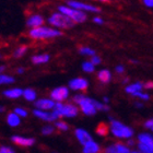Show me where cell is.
I'll list each match as a JSON object with an SVG mask.
<instances>
[{
	"label": "cell",
	"mask_w": 153,
	"mask_h": 153,
	"mask_svg": "<svg viewBox=\"0 0 153 153\" xmlns=\"http://www.w3.org/2000/svg\"><path fill=\"white\" fill-rule=\"evenodd\" d=\"M11 141L14 142L16 144H18V146H22V147H31V146L35 143V139L21 137V136H12Z\"/></svg>",
	"instance_id": "4fadbf2b"
},
{
	"label": "cell",
	"mask_w": 153,
	"mask_h": 153,
	"mask_svg": "<svg viewBox=\"0 0 153 153\" xmlns=\"http://www.w3.org/2000/svg\"><path fill=\"white\" fill-rule=\"evenodd\" d=\"M44 22V19L42 16H38V14H33L27 19V22L26 24L33 29H37V27H41L42 24Z\"/></svg>",
	"instance_id": "9a60e30c"
},
{
	"label": "cell",
	"mask_w": 153,
	"mask_h": 153,
	"mask_svg": "<svg viewBox=\"0 0 153 153\" xmlns=\"http://www.w3.org/2000/svg\"><path fill=\"white\" fill-rule=\"evenodd\" d=\"M68 6L74 9L80 10V11H90V12H100V9L97 7L92 6V4H88V3H83L80 1H74V0H70L68 1Z\"/></svg>",
	"instance_id": "ba28073f"
},
{
	"label": "cell",
	"mask_w": 153,
	"mask_h": 153,
	"mask_svg": "<svg viewBox=\"0 0 153 153\" xmlns=\"http://www.w3.org/2000/svg\"><path fill=\"white\" fill-rule=\"evenodd\" d=\"M144 127L149 128V129H153V119H149L144 123Z\"/></svg>",
	"instance_id": "74e56055"
},
{
	"label": "cell",
	"mask_w": 153,
	"mask_h": 153,
	"mask_svg": "<svg viewBox=\"0 0 153 153\" xmlns=\"http://www.w3.org/2000/svg\"><path fill=\"white\" fill-rule=\"evenodd\" d=\"M23 97L29 102H33L36 100V92L33 89H25L23 92Z\"/></svg>",
	"instance_id": "603a6c76"
},
{
	"label": "cell",
	"mask_w": 153,
	"mask_h": 153,
	"mask_svg": "<svg viewBox=\"0 0 153 153\" xmlns=\"http://www.w3.org/2000/svg\"><path fill=\"white\" fill-rule=\"evenodd\" d=\"M0 70L3 71V70H4V67H3V66H1V67H0Z\"/></svg>",
	"instance_id": "7dc6e473"
},
{
	"label": "cell",
	"mask_w": 153,
	"mask_h": 153,
	"mask_svg": "<svg viewBox=\"0 0 153 153\" xmlns=\"http://www.w3.org/2000/svg\"><path fill=\"white\" fill-rule=\"evenodd\" d=\"M34 116H36L39 119H43L45 121H55L57 118H59L55 112H45V111H39V109H34L33 111Z\"/></svg>",
	"instance_id": "8fae6325"
},
{
	"label": "cell",
	"mask_w": 153,
	"mask_h": 153,
	"mask_svg": "<svg viewBox=\"0 0 153 153\" xmlns=\"http://www.w3.org/2000/svg\"><path fill=\"white\" fill-rule=\"evenodd\" d=\"M134 140H131V139H129V140H128V146H134Z\"/></svg>",
	"instance_id": "ee69618b"
},
{
	"label": "cell",
	"mask_w": 153,
	"mask_h": 153,
	"mask_svg": "<svg viewBox=\"0 0 153 153\" xmlns=\"http://www.w3.org/2000/svg\"><path fill=\"white\" fill-rule=\"evenodd\" d=\"M26 51H27V47H26L25 45H22V46H20L16 51H14V57L16 58H19V57H22L23 55L25 54Z\"/></svg>",
	"instance_id": "4316f807"
},
{
	"label": "cell",
	"mask_w": 153,
	"mask_h": 153,
	"mask_svg": "<svg viewBox=\"0 0 153 153\" xmlns=\"http://www.w3.org/2000/svg\"><path fill=\"white\" fill-rule=\"evenodd\" d=\"M144 88L146 89H153V81H149L144 84Z\"/></svg>",
	"instance_id": "60d3db41"
},
{
	"label": "cell",
	"mask_w": 153,
	"mask_h": 153,
	"mask_svg": "<svg viewBox=\"0 0 153 153\" xmlns=\"http://www.w3.org/2000/svg\"><path fill=\"white\" fill-rule=\"evenodd\" d=\"M115 70H116V72H117V74H124L125 67L123 66V65H118L117 67L115 68Z\"/></svg>",
	"instance_id": "8d00e7d4"
},
{
	"label": "cell",
	"mask_w": 153,
	"mask_h": 153,
	"mask_svg": "<svg viewBox=\"0 0 153 153\" xmlns=\"http://www.w3.org/2000/svg\"><path fill=\"white\" fill-rule=\"evenodd\" d=\"M16 72H18L19 74H21L24 72V69H23V68H18V69H16Z\"/></svg>",
	"instance_id": "b9f144b4"
},
{
	"label": "cell",
	"mask_w": 153,
	"mask_h": 153,
	"mask_svg": "<svg viewBox=\"0 0 153 153\" xmlns=\"http://www.w3.org/2000/svg\"><path fill=\"white\" fill-rule=\"evenodd\" d=\"M96 132H97L100 136H105V134L108 132V127L105 126L104 124L99 125V127H97V129H96Z\"/></svg>",
	"instance_id": "83f0119b"
},
{
	"label": "cell",
	"mask_w": 153,
	"mask_h": 153,
	"mask_svg": "<svg viewBox=\"0 0 153 153\" xmlns=\"http://www.w3.org/2000/svg\"><path fill=\"white\" fill-rule=\"evenodd\" d=\"M58 11L65 16H69L71 20H74L76 23H82L86 20V13L84 11H80V10L70 8L69 6H59L58 7Z\"/></svg>",
	"instance_id": "5b68a950"
},
{
	"label": "cell",
	"mask_w": 153,
	"mask_h": 153,
	"mask_svg": "<svg viewBox=\"0 0 153 153\" xmlns=\"http://www.w3.org/2000/svg\"><path fill=\"white\" fill-rule=\"evenodd\" d=\"M93 21L96 23V24H103L104 23V21H103V19H101L100 16H95L94 19H93Z\"/></svg>",
	"instance_id": "ab89813d"
},
{
	"label": "cell",
	"mask_w": 153,
	"mask_h": 153,
	"mask_svg": "<svg viewBox=\"0 0 153 153\" xmlns=\"http://www.w3.org/2000/svg\"><path fill=\"white\" fill-rule=\"evenodd\" d=\"M143 88H144V84L142 82H134L132 84H130V85L126 86L125 91L127 93H129V94H131V95H134V93L141 92Z\"/></svg>",
	"instance_id": "ac0fdd59"
},
{
	"label": "cell",
	"mask_w": 153,
	"mask_h": 153,
	"mask_svg": "<svg viewBox=\"0 0 153 153\" xmlns=\"http://www.w3.org/2000/svg\"><path fill=\"white\" fill-rule=\"evenodd\" d=\"M128 81H129V79H128V78H126V79H124V83H127Z\"/></svg>",
	"instance_id": "bcb514c9"
},
{
	"label": "cell",
	"mask_w": 153,
	"mask_h": 153,
	"mask_svg": "<svg viewBox=\"0 0 153 153\" xmlns=\"http://www.w3.org/2000/svg\"><path fill=\"white\" fill-rule=\"evenodd\" d=\"M101 61H102V59H101L99 56H96V55L91 58V62H92L94 66H96V65H100V64H101Z\"/></svg>",
	"instance_id": "e575fe53"
},
{
	"label": "cell",
	"mask_w": 153,
	"mask_h": 153,
	"mask_svg": "<svg viewBox=\"0 0 153 153\" xmlns=\"http://www.w3.org/2000/svg\"><path fill=\"white\" fill-rule=\"evenodd\" d=\"M7 123L9 126L11 127H16V126H19L20 123H21V117L18 116L16 113H9L8 116H7Z\"/></svg>",
	"instance_id": "d6986e66"
},
{
	"label": "cell",
	"mask_w": 153,
	"mask_h": 153,
	"mask_svg": "<svg viewBox=\"0 0 153 153\" xmlns=\"http://www.w3.org/2000/svg\"><path fill=\"white\" fill-rule=\"evenodd\" d=\"M69 96V89L66 86H58L51 93V99L56 103H61L64 100H67Z\"/></svg>",
	"instance_id": "52a82bcc"
},
{
	"label": "cell",
	"mask_w": 153,
	"mask_h": 153,
	"mask_svg": "<svg viewBox=\"0 0 153 153\" xmlns=\"http://www.w3.org/2000/svg\"><path fill=\"white\" fill-rule=\"evenodd\" d=\"M103 101H104V103H108L109 102V99L107 97V96H104V97H103Z\"/></svg>",
	"instance_id": "f6af8a7d"
},
{
	"label": "cell",
	"mask_w": 153,
	"mask_h": 153,
	"mask_svg": "<svg viewBox=\"0 0 153 153\" xmlns=\"http://www.w3.org/2000/svg\"><path fill=\"white\" fill-rule=\"evenodd\" d=\"M105 152L106 153H131L127 146L121 143H115L112 144V146H109L108 148H106Z\"/></svg>",
	"instance_id": "5bb4252c"
},
{
	"label": "cell",
	"mask_w": 153,
	"mask_h": 153,
	"mask_svg": "<svg viewBox=\"0 0 153 153\" xmlns=\"http://www.w3.org/2000/svg\"><path fill=\"white\" fill-rule=\"evenodd\" d=\"M134 96H136V97H139V99L143 100V101H148V100L150 99V96H149V94H147V93H143V92L134 93Z\"/></svg>",
	"instance_id": "836d02e7"
},
{
	"label": "cell",
	"mask_w": 153,
	"mask_h": 153,
	"mask_svg": "<svg viewBox=\"0 0 153 153\" xmlns=\"http://www.w3.org/2000/svg\"><path fill=\"white\" fill-rule=\"evenodd\" d=\"M111 132L113 136L120 139H130L134 136V130L129 126H126L118 120H111Z\"/></svg>",
	"instance_id": "7a4b0ae2"
},
{
	"label": "cell",
	"mask_w": 153,
	"mask_h": 153,
	"mask_svg": "<svg viewBox=\"0 0 153 153\" xmlns=\"http://www.w3.org/2000/svg\"><path fill=\"white\" fill-rule=\"evenodd\" d=\"M94 105H95V107H96V109L97 111H108L109 109V107L106 104H103V103H101V102H97V101H95L94 100Z\"/></svg>",
	"instance_id": "4dcf8cb0"
},
{
	"label": "cell",
	"mask_w": 153,
	"mask_h": 153,
	"mask_svg": "<svg viewBox=\"0 0 153 153\" xmlns=\"http://www.w3.org/2000/svg\"><path fill=\"white\" fill-rule=\"evenodd\" d=\"M55 106H56V102H54L51 99H41L35 101V107L36 109H39V111L48 112L55 108Z\"/></svg>",
	"instance_id": "30bf717a"
},
{
	"label": "cell",
	"mask_w": 153,
	"mask_h": 153,
	"mask_svg": "<svg viewBox=\"0 0 153 153\" xmlns=\"http://www.w3.org/2000/svg\"><path fill=\"white\" fill-rule=\"evenodd\" d=\"M54 112L59 117H76L78 115L79 109L74 104H62V103H56V106L54 108Z\"/></svg>",
	"instance_id": "8992f818"
},
{
	"label": "cell",
	"mask_w": 153,
	"mask_h": 153,
	"mask_svg": "<svg viewBox=\"0 0 153 153\" xmlns=\"http://www.w3.org/2000/svg\"><path fill=\"white\" fill-rule=\"evenodd\" d=\"M23 92H24V90H21L19 88H14V89H9V90H6L4 92H3V95L8 97V99H18L20 96L23 95Z\"/></svg>",
	"instance_id": "2e32d148"
},
{
	"label": "cell",
	"mask_w": 153,
	"mask_h": 153,
	"mask_svg": "<svg viewBox=\"0 0 153 153\" xmlns=\"http://www.w3.org/2000/svg\"><path fill=\"white\" fill-rule=\"evenodd\" d=\"M54 127L53 126H49V125H47V126H44V127L42 128V134H45V136H48V134H51L53 132H54Z\"/></svg>",
	"instance_id": "f1b7e54d"
},
{
	"label": "cell",
	"mask_w": 153,
	"mask_h": 153,
	"mask_svg": "<svg viewBox=\"0 0 153 153\" xmlns=\"http://www.w3.org/2000/svg\"><path fill=\"white\" fill-rule=\"evenodd\" d=\"M97 78H99V80L101 81V82L107 83L111 81V79H112V74H111L109 70H107V69H102V70L99 71Z\"/></svg>",
	"instance_id": "44dd1931"
},
{
	"label": "cell",
	"mask_w": 153,
	"mask_h": 153,
	"mask_svg": "<svg viewBox=\"0 0 153 153\" xmlns=\"http://www.w3.org/2000/svg\"><path fill=\"white\" fill-rule=\"evenodd\" d=\"M51 153H57V152H51Z\"/></svg>",
	"instance_id": "681fc988"
},
{
	"label": "cell",
	"mask_w": 153,
	"mask_h": 153,
	"mask_svg": "<svg viewBox=\"0 0 153 153\" xmlns=\"http://www.w3.org/2000/svg\"><path fill=\"white\" fill-rule=\"evenodd\" d=\"M49 55L47 54H41V55H34L32 57V62L35 65H42L45 64L49 60Z\"/></svg>",
	"instance_id": "7402d4cb"
},
{
	"label": "cell",
	"mask_w": 153,
	"mask_h": 153,
	"mask_svg": "<svg viewBox=\"0 0 153 153\" xmlns=\"http://www.w3.org/2000/svg\"><path fill=\"white\" fill-rule=\"evenodd\" d=\"M89 82L84 78H74L69 81V88L74 91H83L88 89Z\"/></svg>",
	"instance_id": "9c48e42d"
},
{
	"label": "cell",
	"mask_w": 153,
	"mask_h": 153,
	"mask_svg": "<svg viewBox=\"0 0 153 153\" xmlns=\"http://www.w3.org/2000/svg\"><path fill=\"white\" fill-rule=\"evenodd\" d=\"M47 21L51 25L55 26V27H58V29H70V27H72L74 25V23H76L69 16H65V14H62L60 12L53 13Z\"/></svg>",
	"instance_id": "3957f363"
},
{
	"label": "cell",
	"mask_w": 153,
	"mask_h": 153,
	"mask_svg": "<svg viewBox=\"0 0 153 153\" xmlns=\"http://www.w3.org/2000/svg\"><path fill=\"white\" fill-rule=\"evenodd\" d=\"M100 151V146L95 141H91L89 143H86L83 147V152L84 153H97Z\"/></svg>",
	"instance_id": "ffe728a7"
},
{
	"label": "cell",
	"mask_w": 153,
	"mask_h": 153,
	"mask_svg": "<svg viewBox=\"0 0 153 153\" xmlns=\"http://www.w3.org/2000/svg\"><path fill=\"white\" fill-rule=\"evenodd\" d=\"M131 153H141V152H140V151H139V152H138V151H132Z\"/></svg>",
	"instance_id": "c3c4849f"
},
{
	"label": "cell",
	"mask_w": 153,
	"mask_h": 153,
	"mask_svg": "<svg viewBox=\"0 0 153 153\" xmlns=\"http://www.w3.org/2000/svg\"><path fill=\"white\" fill-rule=\"evenodd\" d=\"M94 69H95V66L91 61H84L82 64V70L84 72H89L90 74V72H93Z\"/></svg>",
	"instance_id": "cb8c5ba5"
},
{
	"label": "cell",
	"mask_w": 153,
	"mask_h": 153,
	"mask_svg": "<svg viewBox=\"0 0 153 153\" xmlns=\"http://www.w3.org/2000/svg\"><path fill=\"white\" fill-rule=\"evenodd\" d=\"M30 37L34 39H46V38H53L61 35V32L59 30L51 29L47 26H41L37 29H32L29 33Z\"/></svg>",
	"instance_id": "277c9868"
},
{
	"label": "cell",
	"mask_w": 153,
	"mask_h": 153,
	"mask_svg": "<svg viewBox=\"0 0 153 153\" xmlns=\"http://www.w3.org/2000/svg\"><path fill=\"white\" fill-rule=\"evenodd\" d=\"M14 82V78L10 76H7V74H1L0 76V83L1 84H10V83Z\"/></svg>",
	"instance_id": "d4e9b609"
},
{
	"label": "cell",
	"mask_w": 153,
	"mask_h": 153,
	"mask_svg": "<svg viewBox=\"0 0 153 153\" xmlns=\"http://www.w3.org/2000/svg\"><path fill=\"white\" fill-rule=\"evenodd\" d=\"M14 113H16L18 116H20V117H26V116H27V112H26L24 108H21V107L14 108Z\"/></svg>",
	"instance_id": "d6a6232c"
},
{
	"label": "cell",
	"mask_w": 153,
	"mask_h": 153,
	"mask_svg": "<svg viewBox=\"0 0 153 153\" xmlns=\"http://www.w3.org/2000/svg\"><path fill=\"white\" fill-rule=\"evenodd\" d=\"M134 106H136L137 108H141V107L143 106V104H141V103H134Z\"/></svg>",
	"instance_id": "7bdbcfd3"
},
{
	"label": "cell",
	"mask_w": 153,
	"mask_h": 153,
	"mask_svg": "<svg viewBox=\"0 0 153 153\" xmlns=\"http://www.w3.org/2000/svg\"><path fill=\"white\" fill-rule=\"evenodd\" d=\"M138 147H139V151L141 153H153V149H151V148L147 147V146H144L142 143H139Z\"/></svg>",
	"instance_id": "1f68e13d"
},
{
	"label": "cell",
	"mask_w": 153,
	"mask_h": 153,
	"mask_svg": "<svg viewBox=\"0 0 153 153\" xmlns=\"http://www.w3.org/2000/svg\"><path fill=\"white\" fill-rule=\"evenodd\" d=\"M74 134H76V138L78 139V141L82 144L83 147H84L86 143H89V142L93 141L92 137H91V134H90L86 130L82 129V128H78V129H76V131H74Z\"/></svg>",
	"instance_id": "7c38bea8"
},
{
	"label": "cell",
	"mask_w": 153,
	"mask_h": 153,
	"mask_svg": "<svg viewBox=\"0 0 153 153\" xmlns=\"http://www.w3.org/2000/svg\"><path fill=\"white\" fill-rule=\"evenodd\" d=\"M79 53L82 55H86V56H95V51L90 47H81L79 49Z\"/></svg>",
	"instance_id": "484cf974"
},
{
	"label": "cell",
	"mask_w": 153,
	"mask_h": 153,
	"mask_svg": "<svg viewBox=\"0 0 153 153\" xmlns=\"http://www.w3.org/2000/svg\"><path fill=\"white\" fill-rule=\"evenodd\" d=\"M143 4L149 8H153V0H143Z\"/></svg>",
	"instance_id": "f35d334b"
},
{
	"label": "cell",
	"mask_w": 153,
	"mask_h": 153,
	"mask_svg": "<svg viewBox=\"0 0 153 153\" xmlns=\"http://www.w3.org/2000/svg\"><path fill=\"white\" fill-rule=\"evenodd\" d=\"M56 128L61 131H67L69 129V126L65 121H56Z\"/></svg>",
	"instance_id": "f546056e"
},
{
	"label": "cell",
	"mask_w": 153,
	"mask_h": 153,
	"mask_svg": "<svg viewBox=\"0 0 153 153\" xmlns=\"http://www.w3.org/2000/svg\"><path fill=\"white\" fill-rule=\"evenodd\" d=\"M0 153H14V151L9 147H1L0 148Z\"/></svg>",
	"instance_id": "d590c367"
},
{
	"label": "cell",
	"mask_w": 153,
	"mask_h": 153,
	"mask_svg": "<svg viewBox=\"0 0 153 153\" xmlns=\"http://www.w3.org/2000/svg\"><path fill=\"white\" fill-rule=\"evenodd\" d=\"M74 101L79 105L80 109L82 111L83 114L92 116L95 115L97 109H96L95 105H94V100L86 97V96L82 95V94H76L74 96Z\"/></svg>",
	"instance_id": "6da1fadb"
},
{
	"label": "cell",
	"mask_w": 153,
	"mask_h": 153,
	"mask_svg": "<svg viewBox=\"0 0 153 153\" xmlns=\"http://www.w3.org/2000/svg\"><path fill=\"white\" fill-rule=\"evenodd\" d=\"M139 143H142L147 147L153 149V137L149 134H140L138 136Z\"/></svg>",
	"instance_id": "e0dca14e"
},
{
	"label": "cell",
	"mask_w": 153,
	"mask_h": 153,
	"mask_svg": "<svg viewBox=\"0 0 153 153\" xmlns=\"http://www.w3.org/2000/svg\"><path fill=\"white\" fill-rule=\"evenodd\" d=\"M152 131H153V129H152Z\"/></svg>",
	"instance_id": "f907efd6"
}]
</instances>
